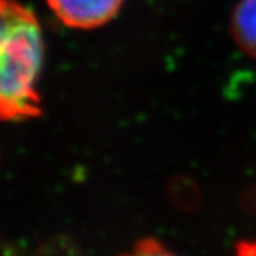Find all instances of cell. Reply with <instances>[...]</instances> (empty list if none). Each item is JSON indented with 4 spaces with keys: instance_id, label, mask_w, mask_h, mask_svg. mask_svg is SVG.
I'll return each instance as SVG.
<instances>
[{
    "instance_id": "obj_5",
    "label": "cell",
    "mask_w": 256,
    "mask_h": 256,
    "mask_svg": "<svg viewBox=\"0 0 256 256\" xmlns=\"http://www.w3.org/2000/svg\"><path fill=\"white\" fill-rule=\"evenodd\" d=\"M238 255H254L256 256V242L255 240H242L236 245Z\"/></svg>"
},
{
    "instance_id": "obj_1",
    "label": "cell",
    "mask_w": 256,
    "mask_h": 256,
    "mask_svg": "<svg viewBox=\"0 0 256 256\" xmlns=\"http://www.w3.org/2000/svg\"><path fill=\"white\" fill-rule=\"evenodd\" d=\"M0 116L22 121L42 114L36 80L43 62V37L36 14L16 0H2Z\"/></svg>"
},
{
    "instance_id": "obj_3",
    "label": "cell",
    "mask_w": 256,
    "mask_h": 256,
    "mask_svg": "<svg viewBox=\"0 0 256 256\" xmlns=\"http://www.w3.org/2000/svg\"><path fill=\"white\" fill-rule=\"evenodd\" d=\"M230 33L239 48L256 58V0H240L235 6Z\"/></svg>"
},
{
    "instance_id": "obj_2",
    "label": "cell",
    "mask_w": 256,
    "mask_h": 256,
    "mask_svg": "<svg viewBox=\"0 0 256 256\" xmlns=\"http://www.w3.org/2000/svg\"><path fill=\"white\" fill-rule=\"evenodd\" d=\"M47 4L64 26L88 30L116 18L122 0H47Z\"/></svg>"
},
{
    "instance_id": "obj_4",
    "label": "cell",
    "mask_w": 256,
    "mask_h": 256,
    "mask_svg": "<svg viewBox=\"0 0 256 256\" xmlns=\"http://www.w3.org/2000/svg\"><path fill=\"white\" fill-rule=\"evenodd\" d=\"M136 254L140 255H158V254H170L168 249L161 246V244H158L154 239H142L140 240L136 246Z\"/></svg>"
}]
</instances>
